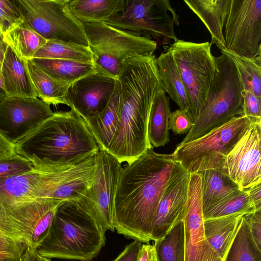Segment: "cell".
Segmentation results:
<instances>
[{
    "instance_id": "30bf717a",
    "label": "cell",
    "mask_w": 261,
    "mask_h": 261,
    "mask_svg": "<svg viewBox=\"0 0 261 261\" xmlns=\"http://www.w3.org/2000/svg\"><path fill=\"white\" fill-rule=\"evenodd\" d=\"M211 46L209 42L196 43L177 39L168 48L186 88L194 122L217 72Z\"/></svg>"
},
{
    "instance_id": "f546056e",
    "label": "cell",
    "mask_w": 261,
    "mask_h": 261,
    "mask_svg": "<svg viewBox=\"0 0 261 261\" xmlns=\"http://www.w3.org/2000/svg\"><path fill=\"white\" fill-rule=\"evenodd\" d=\"M27 67L37 98L49 105H67L66 96L70 85L54 80L31 60L27 61Z\"/></svg>"
},
{
    "instance_id": "ee69618b",
    "label": "cell",
    "mask_w": 261,
    "mask_h": 261,
    "mask_svg": "<svg viewBox=\"0 0 261 261\" xmlns=\"http://www.w3.org/2000/svg\"><path fill=\"white\" fill-rule=\"evenodd\" d=\"M17 154L16 144L10 142L0 132V160L11 158Z\"/></svg>"
},
{
    "instance_id": "d4e9b609",
    "label": "cell",
    "mask_w": 261,
    "mask_h": 261,
    "mask_svg": "<svg viewBox=\"0 0 261 261\" xmlns=\"http://www.w3.org/2000/svg\"><path fill=\"white\" fill-rule=\"evenodd\" d=\"M244 215L239 213L204 220L205 238L222 261L237 233Z\"/></svg>"
},
{
    "instance_id": "4dcf8cb0",
    "label": "cell",
    "mask_w": 261,
    "mask_h": 261,
    "mask_svg": "<svg viewBox=\"0 0 261 261\" xmlns=\"http://www.w3.org/2000/svg\"><path fill=\"white\" fill-rule=\"evenodd\" d=\"M34 58L62 59L93 63L89 46L59 40H47L36 53Z\"/></svg>"
},
{
    "instance_id": "277c9868",
    "label": "cell",
    "mask_w": 261,
    "mask_h": 261,
    "mask_svg": "<svg viewBox=\"0 0 261 261\" xmlns=\"http://www.w3.org/2000/svg\"><path fill=\"white\" fill-rule=\"evenodd\" d=\"M105 243V232L95 220L76 201H63L37 251L50 259L91 261Z\"/></svg>"
},
{
    "instance_id": "8992f818",
    "label": "cell",
    "mask_w": 261,
    "mask_h": 261,
    "mask_svg": "<svg viewBox=\"0 0 261 261\" xmlns=\"http://www.w3.org/2000/svg\"><path fill=\"white\" fill-rule=\"evenodd\" d=\"M82 24L96 71L107 76L116 79L125 61L136 56L153 55L157 47L155 41L103 22Z\"/></svg>"
},
{
    "instance_id": "7a4b0ae2",
    "label": "cell",
    "mask_w": 261,
    "mask_h": 261,
    "mask_svg": "<svg viewBox=\"0 0 261 261\" xmlns=\"http://www.w3.org/2000/svg\"><path fill=\"white\" fill-rule=\"evenodd\" d=\"M116 79L120 122L107 151L121 163L129 164L152 146L148 136V118L155 96L164 87L156 71L140 64L124 65Z\"/></svg>"
},
{
    "instance_id": "8fae6325",
    "label": "cell",
    "mask_w": 261,
    "mask_h": 261,
    "mask_svg": "<svg viewBox=\"0 0 261 261\" xmlns=\"http://www.w3.org/2000/svg\"><path fill=\"white\" fill-rule=\"evenodd\" d=\"M103 23L167 43L177 39L174 26L179 18L168 0H126L122 12Z\"/></svg>"
},
{
    "instance_id": "1f68e13d",
    "label": "cell",
    "mask_w": 261,
    "mask_h": 261,
    "mask_svg": "<svg viewBox=\"0 0 261 261\" xmlns=\"http://www.w3.org/2000/svg\"><path fill=\"white\" fill-rule=\"evenodd\" d=\"M223 261H261V249L255 243L249 225L243 216Z\"/></svg>"
},
{
    "instance_id": "d6986e66",
    "label": "cell",
    "mask_w": 261,
    "mask_h": 261,
    "mask_svg": "<svg viewBox=\"0 0 261 261\" xmlns=\"http://www.w3.org/2000/svg\"><path fill=\"white\" fill-rule=\"evenodd\" d=\"M189 182V174L182 168L165 189L154 218L151 240L163 238L178 221L183 219Z\"/></svg>"
},
{
    "instance_id": "d6a6232c",
    "label": "cell",
    "mask_w": 261,
    "mask_h": 261,
    "mask_svg": "<svg viewBox=\"0 0 261 261\" xmlns=\"http://www.w3.org/2000/svg\"><path fill=\"white\" fill-rule=\"evenodd\" d=\"M154 242L157 261H185L182 220L178 221L164 237Z\"/></svg>"
},
{
    "instance_id": "bcb514c9",
    "label": "cell",
    "mask_w": 261,
    "mask_h": 261,
    "mask_svg": "<svg viewBox=\"0 0 261 261\" xmlns=\"http://www.w3.org/2000/svg\"><path fill=\"white\" fill-rule=\"evenodd\" d=\"M137 261H157L153 245L142 244Z\"/></svg>"
},
{
    "instance_id": "cb8c5ba5",
    "label": "cell",
    "mask_w": 261,
    "mask_h": 261,
    "mask_svg": "<svg viewBox=\"0 0 261 261\" xmlns=\"http://www.w3.org/2000/svg\"><path fill=\"white\" fill-rule=\"evenodd\" d=\"M198 173L201 176L203 214L232 193L241 190L222 168Z\"/></svg>"
},
{
    "instance_id": "9c48e42d",
    "label": "cell",
    "mask_w": 261,
    "mask_h": 261,
    "mask_svg": "<svg viewBox=\"0 0 261 261\" xmlns=\"http://www.w3.org/2000/svg\"><path fill=\"white\" fill-rule=\"evenodd\" d=\"M23 19L46 40L89 46L82 23L70 11L69 0H14Z\"/></svg>"
},
{
    "instance_id": "52a82bcc",
    "label": "cell",
    "mask_w": 261,
    "mask_h": 261,
    "mask_svg": "<svg viewBox=\"0 0 261 261\" xmlns=\"http://www.w3.org/2000/svg\"><path fill=\"white\" fill-rule=\"evenodd\" d=\"M62 201L47 198L0 196V234L27 247L37 248L47 234Z\"/></svg>"
},
{
    "instance_id": "5bb4252c",
    "label": "cell",
    "mask_w": 261,
    "mask_h": 261,
    "mask_svg": "<svg viewBox=\"0 0 261 261\" xmlns=\"http://www.w3.org/2000/svg\"><path fill=\"white\" fill-rule=\"evenodd\" d=\"M226 48L239 55H261V0H230L223 28Z\"/></svg>"
},
{
    "instance_id": "8d00e7d4",
    "label": "cell",
    "mask_w": 261,
    "mask_h": 261,
    "mask_svg": "<svg viewBox=\"0 0 261 261\" xmlns=\"http://www.w3.org/2000/svg\"><path fill=\"white\" fill-rule=\"evenodd\" d=\"M33 166L27 158L19 154L0 160V182L31 171Z\"/></svg>"
},
{
    "instance_id": "74e56055",
    "label": "cell",
    "mask_w": 261,
    "mask_h": 261,
    "mask_svg": "<svg viewBox=\"0 0 261 261\" xmlns=\"http://www.w3.org/2000/svg\"><path fill=\"white\" fill-rule=\"evenodd\" d=\"M22 20L14 0H0V29L3 34Z\"/></svg>"
},
{
    "instance_id": "816d5d0a",
    "label": "cell",
    "mask_w": 261,
    "mask_h": 261,
    "mask_svg": "<svg viewBox=\"0 0 261 261\" xmlns=\"http://www.w3.org/2000/svg\"><path fill=\"white\" fill-rule=\"evenodd\" d=\"M41 261H51L50 258L42 257L40 256Z\"/></svg>"
},
{
    "instance_id": "3957f363",
    "label": "cell",
    "mask_w": 261,
    "mask_h": 261,
    "mask_svg": "<svg viewBox=\"0 0 261 261\" xmlns=\"http://www.w3.org/2000/svg\"><path fill=\"white\" fill-rule=\"evenodd\" d=\"M16 145L18 154L57 167L77 165L99 151L85 120L71 109L54 112Z\"/></svg>"
},
{
    "instance_id": "f6af8a7d",
    "label": "cell",
    "mask_w": 261,
    "mask_h": 261,
    "mask_svg": "<svg viewBox=\"0 0 261 261\" xmlns=\"http://www.w3.org/2000/svg\"><path fill=\"white\" fill-rule=\"evenodd\" d=\"M248 198L253 204L255 210L261 209V182L256 184L245 190Z\"/></svg>"
},
{
    "instance_id": "83f0119b",
    "label": "cell",
    "mask_w": 261,
    "mask_h": 261,
    "mask_svg": "<svg viewBox=\"0 0 261 261\" xmlns=\"http://www.w3.org/2000/svg\"><path fill=\"white\" fill-rule=\"evenodd\" d=\"M164 90L158 92L152 105L148 122V136L153 147L165 146L169 141L168 123L171 113L169 99Z\"/></svg>"
},
{
    "instance_id": "7bdbcfd3",
    "label": "cell",
    "mask_w": 261,
    "mask_h": 261,
    "mask_svg": "<svg viewBox=\"0 0 261 261\" xmlns=\"http://www.w3.org/2000/svg\"><path fill=\"white\" fill-rule=\"evenodd\" d=\"M27 248L25 245L12 241L0 234V251L8 252L21 257Z\"/></svg>"
},
{
    "instance_id": "b9f144b4",
    "label": "cell",
    "mask_w": 261,
    "mask_h": 261,
    "mask_svg": "<svg viewBox=\"0 0 261 261\" xmlns=\"http://www.w3.org/2000/svg\"><path fill=\"white\" fill-rule=\"evenodd\" d=\"M142 242L134 240L127 244L124 249L113 261H137Z\"/></svg>"
},
{
    "instance_id": "f907efd6",
    "label": "cell",
    "mask_w": 261,
    "mask_h": 261,
    "mask_svg": "<svg viewBox=\"0 0 261 261\" xmlns=\"http://www.w3.org/2000/svg\"><path fill=\"white\" fill-rule=\"evenodd\" d=\"M7 96L4 88L3 81L0 77V102L4 100Z\"/></svg>"
},
{
    "instance_id": "7402d4cb",
    "label": "cell",
    "mask_w": 261,
    "mask_h": 261,
    "mask_svg": "<svg viewBox=\"0 0 261 261\" xmlns=\"http://www.w3.org/2000/svg\"><path fill=\"white\" fill-rule=\"evenodd\" d=\"M120 118L117 82L114 93L106 107L86 121L99 150L107 151L119 126Z\"/></svg>"
},
{
    "instance_id": "ffe728a7",
    "label": "cell",
    "mask_w": 261,
    "mask_h": 261,
    "mask_svg": "<svg viewBox=\"0 0 261 261\" xmlns=\"http://www.w3.org/2000/svg\"><path fill=\"white\" fill-rule=\"evenodd\" d=\"M1 77L8 96L37 98L27 67V61L8 46Z\"/></svg>"
},
{
    "instance_id": "484cf974",
    "label": "cell",
    "mask_w": 261,
    "mask_h": 261,
    "mask_svg": "<svg viewBox=\"0 0 261 261\" xmlns=\"http://www.w3.org/2000/svg\"><path fill=\"white\" fill-rule=\"evenodd\" d=\"M31 60L54 80L69 85L97 72L93 63L47 58H33Z\"/></svg>"
},
{
    "instance_id": "f35d334b",
    "label": "cell",
    "mask_w": 261,
    "mask_h": 261,
    "mask_svg": "<svg viewBox=\"0 0 261 261\" xmlns=\"http://www.w3.org/2000/svg\"><path fill=\"white\" fill-rule=\"evenodd\" d=\"M194 123L192 117L188 113L178 109L171 113L168 128L176 134H184L191 129Z\"/></svg>"
},
{
    "instance_id": "4316f807",
    "label": "cell",
    "mask_w": 261,
    "mask_h": 261,
    "mask_svg": "<svg viewBox=\"0 0 261 261\" xmlns=\"http://www.w3.org/2000/svg\"><path fill=\"white\" fill-rule=\"evenodd\" d=\"M124 0H69L68 6L73 16L81 23L105 22L121 13Z\"/></svg>"
},
{
    "instance_id": "f1b7e54d",
    "label": "cell",
    "mask_w": 261,
    "mask_h": 261,
    "mask_svg": "<svg viewBox=\"0 0 261 261\" xmlns=\"http://www.w3.org/2000/svg\"><path fill=\"white\" fill-rule=\"evenodd\" d=\"M4 40L19 57L31 60L46 40L33 30L23 19L4 34Z\"/></svg>"
},
{
    "instance_id": "e575fe53",
    "label": "cell",
    "mask_w": 261,
    "mask_h": 261,
    "mask_svg": "<svg viewBox=\"0 0 261 261\" xmlns=\"http://www.w3.org/2000/svg\"><path fill=\"white\" fill-rule=\"evenodd\" d=\"M255 211L246 192L239 190L208 210L203 216L204 220H207L236 214H246Z\"/></svg>"
},
{
    "instance_id": "9a60e30c",
    "label": "cell",
    "mask_w": 261,
    "mask_h": 261,
    "mask_svg": "<svg viewBox=\"0 0 261 261\" xmlns=\"http://www.w3.org/2000/svg\"><path fill=\"white\" fill-rule=\"evenodd\" d=\"M53 113L38 98L7 96L0 102V132L16 144Z\"/></svg>"
},
{
    "instance_id": "603a6c76",
    "label": "cell",
    "mask_w": 261,
    "mask_h": 261,
    "mask_svg": "<svg viewBox=\"0 0 261 261\" xmlns=\"http://www.w3.org/2000/svg\"><path fill=\"white\" fill-rule=\"evenodd\" d=\"M156 62L165 92L178 106L179 109L191 117L186 88L174 59L168 48L156 58Z\"/></svg>"
},
{
    "instance_id": "ba28073f",
    "label": "cell",
    "mask_w": 261,
    "mask_h": 261,
    "mask_svg": "<svg viewBox=\"0 0 261 261\" xmlns=\"http://www.w3.org/2000/svg\"><path fill=\"white\" fill-rule=\"evenodd\" d=\"M254 122L245 116L235 117L200 138L179 143L172 157L189 174L222 168L227 154Z\"/></svg>"
},
{
    "instance_id": "5b68a950",
    "label": "cell",
    "mask_w": 261,
    "mask_h": 261,
    "mask_svg": "<svg viewBox=\"0 0 261 261\" xmlns=\"http://www.w3.org/2000/svg\"><path fill=\"white\" fill-rule=\"evenodd\" d=\"M215 59L217 72L193 127L181 144L200 138L232 118L242 115L244 88L237 68L225 54Z\"/></svg>"
},
{
    "instance_id": "6da1fadb",
    "label": "cell",
    "mask_w": 261,
    "mask_h": 261,
    "mask_svg": "<svg viewBox=\"0 0 261 261\" xmlns=\"http://www.w3.org/2000/svg\"><path fill=\"white\" fill-rule=\"evenodd\" d=\"M152 146L122 167L114 201V227L118 234L148 243L161 197L182 168L172 154L155 152Z\"/></svg>"
},
{
    "instance_id": "681fc988",
    "label": "cell",
    "mask_w": 261,
    "mask_h": 261,
    "mask_svg": "<svg viewBox=\"0 0 261 261\" xmlns=\"http://www.w3.org/2000/svg\"><path fill=\"white\" fill-rule=\"evenodd\" d=\"M20 257L12 253L0 251V261H19Z\"/></svg>"
},
{
    "instance_id": "7dc6e473",
    "label": "cell",
    "mask_w": 261,
    "mask_h": 261,
    "mask_svg": "<svg viewBox=\"0 0 261 261\" xmlns=\"http://www.w3.org/2000/svg\"><path fill=\"white\" fill-rule=\"evenodd\" d=\"M19 261H41L37 248L28 247L21 256Z\"/></svg>"
},
{
    "instance_id": "f5cc1de1",
    "label": "cell",
    "mask_w": 261,
    "mask_h": 261,
    "mask_svg": "<svg viewBox=\"0 0 261 261\" xmlns=\"http://www.w3.org/2000/svg\"><path fill=\"white\" fill-rule=\"evenodd\" d=\"M0 33H2V32L1 30V29H0Z\"/></svg>"
},
{
    "instance_id": "ac0fdd59",
    "label": "cell",
    "mask_w": 261,
    "mask_h": 261,
    "mask_svg": "<svg viewBox=\"0 0 261 261\" xmlns=\"http://www.w3.org/2000/svg\"><path fill=\"white\" fill-rule=\"evenodd\" d=\"M116 85V79L97 72L89 74L70 85L66 105L84 120L93 117L106 107Z\"/></svg>"
},
{
    "instance_id": "e0dca14e",
    "label": "cell",
    "mask_w": 261,
    "mask_h": 261,
    "mask_svg": "<svg viewBox=\"0 0 261 261\" xmlns=\"http://www.w3.org/2000/svg\"><path fill=\"white\" fill-rule=\"evenodd\" d=\"M185 261H222L204 232L201 176L189 174L187 200L183 218Z\"/></svg>"
},
{
    "instance_id": "c3c4849f",
    "label": "cell",
    "mask_w": 261,
    "mask_h": 261,
    "mask_svg": "<svg viewBox=\"0 0 261 261\" xmlns=\"http://www.w3.org/2000/svg\"><path fill=\"white\" fill-rule=\"evenodd\" d=\"M8 46V44L4 40V34L0 33V77L2 67Z\"/></svg>"
},
{
    "instance_id": "60d3db41",
    "label": "cell",
    "mask_w": 261,
    "mask_h": 261,
    "mask_svg": "<svg viewBox=\"0 0 261 261\" xmlns=\"http://www.w3.org/2000/svg\"><path fill=\"white\" fill-rule=\"evenodd\" d=\"M243 217L249 225L255 243L261 249V209L244 214Z\"/></svg>"
},
{
    "instance_id": "836d02e7",
    "label": "cell",
    "mask_w": 261,
    "mask_h": 261,
    "mask_svg": "<svg viewBox=\"0 0 261 261\" xmlns=\"http://www.w3.org/2000/svg\"><path fill=\"white\" fill-rule=\"evenodd\" d=\"M221 52L233 61L241 79L244 90H248L261 98V55L249 58L239 55L226 48L221 50Z\"/></svg>"
},
{
    "instance_id": "d590c367",
    "label": "cell",
    "mask_w": 261,
    "mask_h": 261,
    "mask_svg": "<svg viewBox=\"0 0 261 261\" xmlns=\"http://www.w3.org/2000/svg\"><path fill=\"white\" fill-rule=\"evenodd\" d=\"M38 173L34 167L27 173L14 176L0 182V196L11 198H38L35 186Z\"/></svg>"
},
{
    "instance_id": "4fadbf2b",
    "label": "cell",
    "mask_w": 261,
    "mask_h": 261,
    "mask_svg": "<svg viewBox=\"0 0 261 261\" xmlns=\"http://www.w3.org/2000/svg\"><path fill=\"white\" fill-rule=\"evenodd\" d=\"M96 155L77 165L63 167L28 158L38 173L35 197L77 201L93 179Z\"/></svg>"
},
{
    "instance_id": "2e32d148",
    "label": "cell",
    "mask_w": 261,
    "mask_h": 261,
    "mask_svg": "<svg viewBox=\"0 0 261 261\" xmlns=\"http://www.w3.org/2000/svg\"><path fill=\"white\" fill-rule=\"evenodd\" d=\"M261 122H254L226 156L222 169L241 190L261 182Z\"/></svg>"
},
{
    "instance_id": "ab89813d",
    "label": "cell",
    "mask_w": 261,
    "mask_h": 261,
    "mask_svg": "<svg viewBox=\"0 0 261 261\" xmlns=\"http://www.w3.org/2000/svg\"><path fill=\"white\" fill-rule=\"evenodd\" d=\"M261 98L255 96L252 93L243 91V113L254 122H261Z\"/></svg>"
},
{
    "instance_id": "44dd1931",
    "label": "cell",
    "mask_w": 261,
    "mask_h": 261,
    "mask_svg": "<svg viewBox=\"0 0 261 261\" xmlns=\"http://www.w3.org/2000/svg\"><path fill=\"white\" fill-rule=\"evenodd\" d=\"M184 3L204 23L211 36L210 44L226 48L223 28L230 0H184Z\"/></svg>"
},
{
    "instance_id": "7c38bea8",
    "label": "cell",
    "mask_w": 261,
    "mask_h": 261,
    "mask_svg": "<svg viewBox=\"0 0 261 261\" xmlns=\"http://www.w3.org/2000/svg\"><path fill=\"white\" fill-rule=\"evenodd\" d=\"M121 163L106 150L96 155L93 179L76 201L106 232H114V201Z\"/></svg>"
}]
</instances>
